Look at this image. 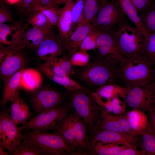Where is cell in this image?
Wrapping results in <instances>:
<instances>
[{
  "label": "cell",
  "instance_id": "1",
  "mask_svg": "<svg viewBox=\"0 0 155 155\" xmlns=\"http://www.w3.org/2000/svg\"><path fill=\"white\" fill-rule=\"evenodd\" d=\"M121 67L117 62L98 55L88 65L76 70L75 73L86 85L100 87L120 82Z\"/></svg>",
  "mask_w": 155,
  "mask_h": 155
},
{
  "label": "cell",
  "instance_id": "2",
  "mask_svg": "<svg viewBox=\"0 0 155 155\" xmlns=\"http://www.w3.org/2000/svg\"><path fill=\"white\" fill-rule=\"evenodd\" d=\"M68 104L86 124L90 135L95 131L104 109L94 97L92 92L84 88L69 92Z\"/></svg>",
  "mask_w": 155,
  "mask_h": 155
},
{
  "label": "cell",
  "instance_id": "3",
  "mask_svg": "<svg viewBox=\"0 0 155 155\" xmlns=\"http://www.w3.org/2000/svg\"><path fill=\"white\" fill-rule=\"evenodd\" d=\"M24 140L41 147L46 155H89L67 141L59 133L25 129Z\"/></svg>",
  "mask_w": 155,
  "mask_h": 155
},
{
  "label": "cell",
  "instance_id": "4",
  "mask_svg": "<svg viewBox=\"0 0 155 155\" xmlns=\"http://www.w3.org/2000/svg\"><path fill=\"white\" fill-rule=\"evenodd\" d=\"M155 67L144 57L127 59L121 65L120 82L127 88L150 83L153 80Z\"/></svg>",
  "mask_w": 155,
  "mask_h": 155
},
{
  "label": "cell",
  "instance_id": "5",
  "mask_svg": "<svg viewBox=\"0 0 155 155\" xmlns=\"http://www.w3.org/2000/svg\"><path fill=\"white\" fill-rule=\"evenodd\" d=\"M116 40L120 53L123 59L144 57L146 39L136 27L126 22L112 33Z\"/></svg>",
  "mask_w": 155,
  "mask_h": 155
},
{
  "label": "cell",
  "instance_id": "6",
  "mask_svg": "<svg viewBox=\"0 0 155 155\" xmlns=\"http://www.w3.org/2000/svg\"><path fill=\"white\" fill-rule=\"evenodd\" d=\"M119 0H111L100 7L92 26L100 31L113 33L127 22Z\"/></svg>",
  "mask_w": 155,
  "mask_h": 155
},
{
  "label": "cell",
  "instance_id": "7",
  "mask_svg": "<svg viewBox=\"0 0 155 155\" xmlns=\"http://www.w3.org/2000/svg\"><path fill=\"white\" fill-rule=\"evenodd\" d=\"M72 110L68 104H62L37 114L19 127L22 131L25 129L40 132L54 130L60 120Z\"/></svg>",
  "mask_w": 155,
  "mask_h": 155
},
{
  "label": "cell",
  "instance_id": "8",
  "mask_svg": "<svg viewBox=\"0 0 155 155\" xmlns=\"http://www.w3.org/2000/svg\"><path fill=\"white\" fill-rule=\"evenodd\" d=\"M128 88L123 98L126 106L145 112L155 107V87L152 82Z\"/></svg>",
  "mask_w": 155,
  "mask_h": 155
},
{
  "label": "cell",
  "instance_id": "9",
  "mask_svg": "<svg viewBox=\"0 0 155 155\" xmlns=\"http://www.w3.org/2000/svg\"><path fill=\"white\" fill-rule=\"evenodd\" d=\"M18 125L12 120L9 110L5 108L0 113V147L8 151L24 139Z\"/></svg>",
  "mask_w": 155,
  "mask_h": 155
},
{
  "label": "cell",
  "instance_id": "10",
  "mask_svg": "<svg viewBox=\"0 0 155 155\" xmlns=\"http://www.w3.org/2000/svg\"><path fill=\"white\" fill-rule=\"evenodd\" d=\"M0 73L4 81L24 67L25 59L21 50L0 45Z\"/></svg>",
  "mask_w": 155,
  "mask_h": 155
},
{
  "label": "cell",
  "instance_id": "11",
  "mask_svg": "<svg viewBox=\"0 0 155 155\" xmlns=\"http://www.w3.org/2000/svg\"><path fill=\"white\" fill-rule=\"evenodd\" d=\"M91 144L98 142L125 145L137 148L141 147V135L133 136L108 130L96 131L89 136Z\"/></svg>",
  "mask_w": 155,
  "mask_h": 155
},
{
  "label": "cell",
  "instance_id": "12",
  "mask_svg": "<svg viewBox=\"0 0 155 155\" xmlns=\"http://www.w3.org/2000/svg\"><path fill=\"white\" fill-rule=\"evenodd\" d=\"M63 96L59 91L50 88L39 89L32 95L31 103L35 113L41 112L55 108L62 104Z\"/></svg>",
  "mask_w": 155,
  "mask_h": 155
},
{
  "label": "cell",
  "instance_id": "13",
  "mask_svg": "<svg viewBox=\"0 0 155 155\" xmlns=\"http://www.w3.org/2000/svg\"><path fill=\"white\" fill-rule=\"evenodd\" d=\"M24 25L20 21L0 24V45L22 50L26 47Z\"/></svg>",
  "mask_w": 155,
  "mask_h": 155
},
{
  "label": "cell",
  "instance_id": "14",
  "mask_svg": "<svg viewBox=\"0 0 155 155\" xmlns=\"http://www.w3.org/2000/svg\"><path fill=\"white\" fill-rule=\"evenodd\" d=\"M98 29L96 41L98 55L110 59L122 65L125 60L120 53L113 34Z\"/></svg>",
  "mask_w": 155,
  "mask_h": 155
},
{
  "label": "cell",
  "instance_id": "15",
  "mask_svg": "<svg viewBox=\"0 0 155 155\" xmlns=\"http://www.w3.org/2000/svg\"><path fill=\"white\" fill-rule=\"evenodd\" d=\"M36 49L38 57L45 61L63 54L65 50L62 41L55 34L47 36Z\"/></svg>",
  "mask_w": 155,
  "mask_h": 155
},
{
  "label": "cell",
  "instance_id": "16",
  "mask_svg": "<svg viewBox=\"0 0 155 155\" xmlns=\"http://www.w3.org/2000/svg\"><path fill=\"white\" fill-rule=\"evenodd\" d=\"M93 28L90 24L83 22L63 42L65 49L69 57L79 49L83 41Z\"/></svg>",
  "mask_w": 155,
  "mask_h": 155
},
{
  "label": "cell",
  "instance_id": "17",
  "mask_svg": "<svg viewBox=\"0 0 155 155\" xmlns=\"http://www.w3.org/2000/svg\"><path fill=\"white\" fill-rule=\"evenodd\" d=\"M73 123L74 146L91 155L90 152L92 145L89 136L87 134V127L82 119L74 111L73 112Z\"/></svg>",
  "mask_w": 155,
  "mask_h": 155
},
{
  "label": "cell",
  "instance_id": "18",
  "mask_svg": "<svg viewBox=\"0 0 155 155\" xmlns=\"http://www.w3.org/2000/svg\"><path fill=\"white\" fill-rule=\"evenodd\" d=\"M74 2L73 0H71L65 4L62 8V11L56 25L59 32V36L63 42L73 32L71 10Z\"/></svg>",
  "mask_w": 155,
  "mask_h": 155
},
{
  "label": "cell",
  "instance_id": "19",
  "mask_svg": "<svg viewBox=\"0 0 155 155\" xmlns=\"http://www.w3.org/2000/svg\"><path fill=\"white\" fill-rule=\"evenodd\" d=\"M24 68H22L4 81L1 108L10 102L20 93L22 74Z\"/></svg>",
  "mask_w": 155,
  "mask_h": 155
},
{
  "label": "cell",
  "instance_id": "20",
  "mask_svg": "<svg viewBox=\"0 0 155 155\" xmlns=\"http://www.w3.org/2000/svg\"><path fill=\"white\" fill-rule=\"evenodd\" d=\"M43 64L53 73L58 75L70 77L75 73L70 57L65 54L61 57H53Z\"/></svg>",
  "mask_w": 155,
  "mask_h": 155
},
{
  "label": "cell",
  "instance_id": "21",
  "mask_svg": "<svg viewBox=\"0 0 155 155\" xmlns=\"http://www.w3.org/2000/svg\"><path fill=\"white\" fill-rule=\"evenodd\" d=\"M125 115L134 135H141L146 130L148 124V118L145 112L140 109H133L126 112Z\"/></svg>",
  "mask_w": 155,
  "mask_h": 155
},
{
  "label": "cell",
  "instance_id": "22",
  "mask_svg": "<svg viewBox=\"0 0 155 155\" xmlns=\"http://www.w3.org/2000/svg\"><path fill=\"white\" fill-rule=\"evenodd\" d=\"M54 34L53 28L40 29L27 27L24 31L26 47L30 49H36L47 36Z\"/></svg>",
  "mask_w": 155,
  "mask_h": 155
},
{
  "label": "cell",
  "instance_id": "23",
  "mask_svg": "<svg viewBox=\"0 0 155 155\" xmlns=\"http://www.w3.org/2000/svg\"><path fill=\"white\" fill-rule=\"evenodd\" d=\"M38 69L48 78L63 86L69 92L84 88L68 76H60L54 74L46 67L43 63L39 65Z\"/></svg>",
  "mask_w": 155,
  "mask_h": 155
},
{
  "label": "cell",
  "instance_id": "24",
  "mask_svg": "<svg viewBox=\"0 0 155 155\" xmlns=\"http://www.w3.org/2000/svg\"><path fill=\"white\" fill-rule=\"evenodd\" d=\"M54 130L55 132L59 133L69 143L74 146L73 112H70L61 119Z\"/></svg>",
  "mask_w": 155,
  "mask_h": 155
},
{
  "label": "cell",
  "instance_id": "25",
  "mask_svg": "<svg viewBox=\"0 0 155 155\" xmlns=\"http://www.w3.org/2000/svg\"><path fill=\"white\" fill-rule=\"evenodd\" d=\"M42 81L40 73L32 68H24L21 78V88L29 91H33L38 89Z\"/></svg>",
  "mask_w": 155,
  "mask_h": 155
},
{
  "label": "cell",
  "instance_id": "26",
  "mask_svg": "<svg viewBox=\"0 0 155 155\" xmlns=\"http://www.w3.org/2000/svg\"><path fill=\"white\" fill-rule=\"evenodd\" d=\"M125 14L144 34L146 40L149 33L146 30L144 23L137 10L130 0H119Z\"/></svg>",
  "mask_w": 155,
  "mask_h": 155
},
{
  "label": "cell",
  "instance_id": "27",
  "mask_svg": "<svg viewBox=\"0 0 155 155\" xmlns=\"http://www.w3.org/2000/svg\"><path fill=\"white\" fill-rule=\"evenodd\" d=\"M128 89V88L122 87L116 84H111L100 87L96 92H92V94L94 96L107 100L115 97L123 98Z\"/></svg>",
  "mask_w": 155,
  "mask_h": 155
},
{
  "label": "cell",
  "instance_id": "28",
  "mask_svg": "<svg viewBox=\"0 0 155 155\" xmlns=\"http://www.w3.org/2000/svg\"><path fill=\"white\" fill-rule=\"evenodd\" d=\"M12 155H46L38 146L23 140L8 151Z\"/></svg>",
  "mask_w": 155,
  "mask_h": 155
},
{
  "label": "cell",
  "instance_id": "29",
  "mask_svg": "<svg viewBox=\"0 0 155 155\" xmlns=\"http://www.w3.org/2000/svg\"><path fill=\"white\" fill-rule=\"evenodd\" d=\"M91 155H117V154L129 146L111 143L98 142L91 144Z\"/></svg>",
  "mask_w": 155,
  "mask_h": 155
},
{
  "label": "cell",
  "instance_id": "30",
  "mask_svg": "<svg viewBox=\"0 0 155 155\" xmlns=\"http://www.w3.org/2000/svg\"><path fill=\"white\" fill-rule=\"evenodd\" d=\"M86 0H75L71 10L73 32L84 22V12Z\"/></svg>",
  "mask_w": 155,
  "mask_h": 155
},
{
  "label": "cell",
  "instance_id": "31",
  "mask_svg": "<svg viewBox=\"0 0 155 155\" xmlns=\"http://www.w3.org/2000/svg\"><path fill=\"white\" fill-rule=\"evenodd\" d=\"M99 0H86L83 15L84 22L91 24L96 17L99 11Z\"/></svg>",
  "mask_w": 155,
  "mask_h": 155
},
{
  "label": "cell",
  "instance_id": "32",
  "mask_svg": "<svg viewBox=\"0 0 155 155\" xmlns=\"http://www.w3.org/2000/svg\"><path fill=\"white\" fill-rule=\"evenodd\" d=\"M27 20L24 25V29L29 25H31L33 27L40 29L52 28L49 26L47 18L40 10L29 16Z\"/></svg>",
  "mask_w": 155,
  "mask_h": 155
},
{
  "label": "cell",
  "instance_id": "33",
  "mask_svg": "<svg viewBox=\"0 0 155 155\" xmlns=\"http://www.w3.org/2000/svg\"><path fill=\"white\" fill-rule=\"evenodd\" d=\"M40 10L46 17L50 27L53 28L54 26L56 25L62 11V8H59L57 5L53 3Z\"/></svg>",
  "mask_w": 155,
  "mask_h": 155
},
{
  "label": "cell",
  "instance_id": "34",
  "mask_svg": "<svg viewBox=\"0 0 155 155\" xmlns=\"http://www.w3.org/2000/svg\"><path fill=\"white\" fill-rule=\"evenodd\" d=\"M141 147L146 155H155V135L144 131L141 135Z\"/></svg>",
  "mask_w": 155,
  "mask_h": 155
},
{
  "label": "cell",
  "instance_id": "35",
  "mask_svg": "<svg viewBox=\"0 0 155 155\" xmlns=\"http://www.w3.org/2000/svg\"><path fill=\"white\" fill-rule=\"evenodd\" d=\"M140 16L148 32L155 33V3Z\"/></svg>",
  "mask_w": 155,
  "mask_h": 155
},
{
  "label": "cell",
  "instance_id": "36",
  "mask_svg": "<svg viewBox=\"0 0 155 155\" xmlns=\"http://www.w3.org/2000/svg\"><path fill=\"white\" fill-rule=\"evenodd\" d=\"M144 57L155 65V33H149L146 40Z\"/></svg>",
  "mask_w": 155,
  "mask_h": 155
},
{
  "label": "cell",
  "instance_id": "37",
  "mask_svg": "<svg viewBox=\"0 0 155 155\" xmlns=\"http://www.w3.org/2000/svg\"><path fill=\"white\" fill-rule=\"evenodd\" d=\"M71 63L73 66L84 67L90 62V56L87 52L80 50L70 57Z\"/></svg>",
  "mask_w": 155,
  "mask_h": 155
},
{
  "label": "cell",
  "instance_id": "38",
  "mask_svg": "<svg viewBox=\"0 0 155 155\" xmlns=\"http://www.w3.org/2000/svg\"><path fill=\"white\" fill-rule=\"evenodd\" d=\"M98 32V29L97 28H93L92 31L87 35L83 41L79 50L87 52L88 51L96 49V38Z\"/></svg>",
  "mask_w": 155,
  "mask_h": 155
},
{
  "label": "cell",
  "instance_id": "39",
  "mask_svg": "<svg viewBox=\"0 0 155 155\" xmlns=\"http://www.w3.org/2000/svg\"><path fill=\"white\" fill-rule=\"evenodd\" d=\"M24 101L19 93L10 102V115L12 120L17 125L19 124V113Z\"/></svg>",
  "mask_w": 155,
  "mask_h": 155
},
{
  "label": "cell",
  "instance_id": "40",
  "mask_svg": "<svg viewBox=\"0 0 155 155\" xmlns=\"http://www.w3.org/2000/svg\"><path fill=\"white\" fill-rule=\"evenodd\" d=\"M54 0H33L28 6L25 13L30 16L53 3Z\"/></svg>",
  "mask_w": 155,
  "mask_h": 155
},
{
  "label": "cell",
  "instance_id": "41",
  "mask_svg": "<svg viewBox=\"0 0 155 155\" xmlns=\"http://www.w3.org/2000/svg\"><path fill=\"white\" fill-rule=\"evenodd\" d=\"M137 10L139 15L150 8L154 3V1L149 0H130Z\"/></svg>",
  "mask_w": 155,
  "mask_h": 155
},
{
  "label": "cell",
  "instance_id": "42",
  "mask_svg": "<svg viewBox=\"0 0 155 155\" xmlns=\"http://www.w3.org/2000/svg\"><path fill=\"white\" fill-rule=\"evenodd\" d=\"M32 114L30 111L28 105L24 101L19 113V124H22L27 122L32 117Z\"/></svg>",
  "mask_w": 155,
  "mask_h": 155
},
{
  "label": "cell",
  "instance_id": "43",
  "mask_svg": "<svg viewBox=\"0 0 155 155\" xmlns=\"http://www.w3.org/2000/svg\"><path fill=\"white\" fill-rule=\"evenodd\" d=\"M119 124L124 133L133 136L134 135L125 114L122 115H116Z\"/></svg>",
  "mask_w": 155,
  "mask_h": 155
},
{
  "label": "cell",
  "instance_id": "44",
  "mask_svg": "<svg viewBox=\"0 0 155 155\" xmlns=\"http://www.w3.org/2000/svg\"><path fill=\"white\" fill-rule=\"evenodd\" d=\"M10 11L1 5L0 7V24L15 22Z\"/></svg>",
  "mask_w": 155,
  "mask_h": 155
},
{
  "label": "cell",
  "instance_id": "45",
  "mask_svg": "<svg viewBox=\"0 0 155 155\" xmlns=\"http://www.w3.org/2000/svg\"><path fill=\"white\" fill-rule=\"evenodd\" d=\"M117 155H146V154L142 149L139 150L136 148L129 147L119 152Z\"/></svg>",
  "mask_w": 155,
  "mask_h": 155
},
{
  "label": "cell",
  "instance_id": "46",
  "mask_svg": "<svg viewBox=\"0 0 155 155\" xmlns=\"http://www.w3.org/2000/svg\"><path fill=\"white\" fill-rule=\"evenodd\" d=\"M149 112L148 124L146 130L155 135V107Z\"/></svg>",
  "mask_w": 155,
  "mask_h": 155
},
{
  "label": "cell",
  "instance_id": "47",
  "mask_svg": "<svg viewBox=\"0 0 155 155\" xmlns=\"http://www.w3.org/2000/svg\"><path fill=\"white\" fill-rule=\"evenodd\" d=\"M33 0H21L18 3L20 11L22 13L25 11L28 6Z\"/></svg>",
  "mask_w": 155,
  "mask_h": 155
},
{
  "label": "cell",
  "instance_id": "48",
  "mask_svg": "<svg viewBox=\"0 0 155 155\" xmlns=\"http://www.w3.org/2000/svg\"><path fill=\"white\" fill-rule=\"evenodd\" d=\"M73 0H54L53 3L57 5L65 4L69 1Z\"/></svg>",
  "mask_w": 155,
  "mask_h": 155
},
{
  "label": "cell",
  "instance_id": "49",
  "mask_svg": "<svg viewBox=\"0 0 155 155\" xmlns=\"http://www.w3.org/2000/svg\"><path fill=\"white\" fill-rule=\"evenodd\" d=\"M8 3L11 4L19 3L21 0H5Z\"/></svg>",
  "mask_w": 155,
  "mask_h": 155
},
{
  "label": "cell",
  "instance_id": "50",
  "mask_svg": "<svg viewBox=\"0 0 155 155\" xmlns=\"http://www.w3.org/2000/svg\"><path fill=\"white\" fill-rule=\"evenodd\" d=\"M1 147H0V155H9V153L5 152Z\"/></svg>",
  "mask_w": 155,
  "mask_h": 155
},
{
  "label": "cell",
  "instance_id": "51",
  "mask_svg": "<svg viewBox=\"0 0 155 155\" xmlns=\"http://www.w3.org/2000/svg\"><path fill=\"white\" fill-rule=\"evenodd\" d=\"M107 1L108 0H99L100 3V7H102L105 5L108 2Z\"/></svg>",
  "mask_w": 155,
  "mask_h": 155
},
{
  "label": "cell",
  "instance_id": "52",
  "mask_svg": "<svg viewBox=\"0 0 155 155\" xmlns=\"http://www.w3.org/2000/svg\"><path fill=\"white\" fill-rule=\"evenodd\" d=\"M152 82L153 85H154V86L155 87V67L154 70V74L153 80L152 82Z\"/></svg>",
  "mask_w": 155,
  "mask_h": 155
},
{
  "label": "cell",
  "instance_id": "53",
  "mask_svg": "<svg viewBox=\"0 0 155 155\" xmlns=\"http://www.w3.org/2000/svg\"><path fill=\"white\" fill-rule=\"evenodd\" d=\"M150 0L151 1H154V0Z\"/></svg>",
  "mask_w": 155,
  "mask_h": 155
}]
</instances>
